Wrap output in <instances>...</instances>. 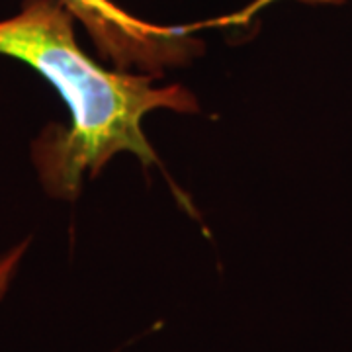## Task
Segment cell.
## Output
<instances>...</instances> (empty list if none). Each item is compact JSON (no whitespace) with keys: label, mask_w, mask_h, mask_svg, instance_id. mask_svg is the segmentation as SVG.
I'll return each mask as SVG.
<instances>
[{"label":"cell","mask_w":352,"mask_h":352,"mask_svg":"<svg viewBox=\"0 0 352 352\" xmlns=\"http://www.w3.org/2000/svg\"><path fill=\"white\" fill-rule=\"evenodd\" d=\"M73 18L61 0H24L20 12L0 22V53L47 78L73 116L69 129H45L32 149L43 186L59 198H75L82 175L88 170L96 176L116 153L129 151L145 164L157 163L141 131L151 110H198L182 87L155 88L147 76L98 67L78 47Z\"/></svg>","instance_id":"1"},{"label":"cell","mask_w":352,"mask_h":352,"mask_svg":"<svg viewBox=\"0 0 352 352\" xmlns=\"http://www.w3.org/2000/svg\"><path fill=\"white\" fill-rule=\"evenodd\" d=\"M92 36L102 57L116 67L141 69L161 75L166 65L186 63L198 55L201 43L184 28H163L143 22L118 8L112 0H61Z\"/></svg>","instance_id":"2"},{"label":"cell","mask_w":352,"mask_h":352,"mask_svg":"<svg viewBox=\"0 0 352 352\" xmlns=\"http://www.w3.org/2000/svg\"><path fill=\"white\" fill-rule=\"evenodd\" d=\"M6 276H8V268L4 266V268H0V292H2L4 284H6Z\"/></svg>","instance_id":"3"}]
</instances>
